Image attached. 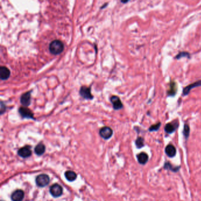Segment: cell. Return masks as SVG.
I'll return each mask as SVG.
<instances>
[{
	"label": "cell",
	"mask_w": 201,
	"mask_h": 201,
	"mask_svg": "<svg viewBox=\"0 0 201 201\" xmlns=\"http://www.w3.org/2000/svg\"><path fill=\"white\" fill-rule=\"evenodd\" d=\"M64 49V45L63 43L59 40H55L52 41L49 46V50L53 55L61 54Z\"/></svg>",
	"instance_id": "obj_1"
},
{
	"label": "cell",
	"mask_w": 201,
	"mask_h": 201,
	"mask_svg": "<svg viewBox=\"0 0 201 201\" xmlns=\"http://www.w3.org/2000/svg\"><path fill=\"white\" fill-rule=\"evenodd\" d=\"M79 94L81 97L86 100H93L94 96L91 94V87L83 86L80 87Z\"/></svg>",
	"instance_id": "obj_2"
},
{
	"label": "cell",
	"mask_w": 201,
	"mask_h": 201,
	"mask_svg": "<svg viewBox=\"0 0 201 201\" xmlns=\"http://www.w3.org/2000/svg\"><path fill=\"white\" fill-rule=\"evenodd\" d=\"M18 112L23 119H31L35 120L34 113L31 110L27 107H20L18 109Z\"/></svg>",
	"instance_id": "obj_3"
},
{
	"label": "cell",
	"mask_w": 201,
	"mask_h": 201,
	"mask_svg": "<svg viewBox=\"0 0 201 201\" xmlns=\"http://www.w3.org/2000/svg\"><path fill=\"white\" fill-rule=\"evenodd\" d=\"M31 91H27L23 93L20 97V102L24 107H28L31 105Z\"/></svg>",
	"instance_id": "obj_4"
},
{
	"label": "cell",
	"mask_w": 201,
	"mask_h": 201,
	"mask_svg": "<svg viewBox=\"0 0 201 201\" xmlns=\"http://www.w3.org/2000/svg\"><path fill=\"white\" fill-rule=\"evenodd\" d=\"M37 185L40 187H45L50 182V178L46 174H41L36 178Z\"/></svg>",
	"instance_id": "obj_5"
},
{
	"label": "cell",
	"mask_w": 201,
	"mask_h": 201,
	"mask_svg": "<svg viewBox=\"0 0 201 201\" xmlns=\"http://www.w3.org/2000/svg\"><path fill=\"white\" fill-rule=\"evenodd\" d=\"M110 102L111 103L113 109L115 110L122 109L123 108V105L120 99L117 96H112L110 97Z\"/></svg>",
	"instance_id": "obj_6"
},
{
	"label": "cell",
	"mask_w": 201,
	"mask_h": 201,
	"mask_svg": "<svg viewBox=\"0 0 201 201\" xmlns=\"http://www.w3.org/2000/svg\"><path fill=\"white\" fill-rule=\"evenodd\" d=\"M50 192L52 196H53L55 198H57L60 197L62 195L63 189L60 185L55 183L51 186L50 189Z\"/></svg>",
	"instance_id": "obj_7"
},
{
	"label": "cell",
	"mask_w": 201,
	"mask_h": 201,
	"mask_svg": "<svg viewBox=\"0 0 201 201\" xmlns=\"http://www.w3.org/2000/svg\"><path fill=\"white\" fill-rule=\"evenodd\" d=\"M198 87H201V80L195 81L192 84H190L188 86L184 87L183 89L182 96H188L192 89Z\"/></svg>",
	"instance_id": "obj_8"
},
{
	"label": "cell",
	"mask_w": 201,
	"mask_h": 201,
	"mask_svg": "<svg viewBox=\"0 0 201 201\" xmlns=\"http://www.w3.org/2000/svg\"><path fill=\"white\" fill-rule=\"evenodd\" d=\"M100 136L105 139H109L113 135V130L110 127L105 126L100 130Z\"/></svg>",
	"instance_id": "obj_9"
},
{
	"label": "cell",
	"mask_w": 201,
	"mask_h": 201,
	"mask_svg": "<svg viewBox=\"0 0 201 201\" xmlns=\"http://www.w3.org/2000/svg\"><path fill=\"white\" fill-rule=\"evenodd\" d=\"M178 91L177 83L174 80H171L169 84V88L167 91V95L169 97L175 96Z\"/></svg>",
	"instance_id": "obj_10"
},
{
	"label": "cell",
	"mask_w": 201,
	"mask_h": 201,
	"mask_svg": "<svg viewBox=\"0 0 201 201\" xmlns=\"http://www.w3.org/2000/svg\"><path fill=\"white\" fill-rule=\"evenodd\" d=\"M32 154L30 147L28 146H24L19 149L18 151V155L21 158H27L30 157Z\"/></svg>",
	"instance_id": "obj_11"
},
{
	"label": "cell",
	"mask_w": 201,
	"mask_h": 201,
	"mask_svg": "<svg viewBox=\"0 0 201 201\" xmlns=\"http://www.w3.org/2000/svg\"><path fill=\"white\" fill-rule=\"evenodd\" d=\"M11 75V72L6 66L0 67V78L2 80H7Z\"/></svg>",
	"instance_id": "obj_12"
},
{
	"label": "cell",
	"mask_w": 201,
	"mask_h": 201,
	"mask_svg": "<svg viewBox=\"0 0 201 201\" xmlns=\"http://www.w3.org/2000/svg\"><path fill=\"white\" fill-rule=\"evenodd\" d=\"M24 197V193L22 190H17L11 195L13 201H22Z\"/></svg>",
	"instance_id": "obj_13"
},
{
	"label": "cell",
	"mask_w": 201,
	"mask_h": 201,
	"mask_svg": "<svg viewBox=\"0 0 201 201\" xmlns=\"http://www.w3.org/2000/svg\"><path fill=\"white\" fill-rule=\"evenodd\" d=\"M178 125H177L176 123H167L164 126V130L165 132L168 133V134H171L172 133H173L176 129L178 128Z\"/></svg>",
	"instance_id": "obj_14"
},
{
	"label": "cell",
	"mask_w": 201,
	"mask_h": 201,
	"mask_svg": "<svg viewBox=\"0 0 201 201\" xmlns=\"http://www.w3.org/2000/svg\"><path fill=\"white\" fill-rule=\"evenodd\" d=\"M165 152L166 155L170 157L173 158L176 155V150L175 147L172 145H169L166 147L165 149Z\"/></svg>",
	"instance_id": "obj_15"
},
{
	"label": "cell",
	"mask_w": 201,
	"mask_h": 201,
	"mask_svg": "<svg viewBox=\"0 0 201 201\" xmlns=\"http://www.w3.org/2000/svg\"><path fill=\"white\" fill-rule=\"evenodd\" d=\"M137 161L140 164H146L147 162L149 160L148 155L146 154V153H144V152H142L139 153L137 155Z\"/></svg>",
	"instance_id": "obj_16"
},
{
	"label": "cell",
	"mask_w": 201,
	"mask_h": 201,
	"mask_svg": "<svg viewBox=\"0 0 201 201\" xmlns=\"http://www.w3.org/2000/svg\"><path fill=\"white\" fill-rule=\"evenodd\" d=\"M65 176H66V178L69 181L72 182V181H74L76 179L77 175L73 171L68 170V171L66 172V173H65Z\"/></svg>",
	"instance_id": "obj_17"
},
{
	"label": "cell",
	"mask_w": 201,
	"mask_h": 201,
	"mask_svg": "<svg viewBox=\"0 0 201 201\" xmlns=\"http://www.w3.org/2000/svg\"><path fill=\"white\" fill-rule=\"evenodd\" d=\"M34 150H35V152H36L37 155H41L45 152L46 147L44 146V145H43L42 143H40V144L37 145L36 147H35Z\"/></svg>",
	"instance_id": "obj_18"
},
{
	"label": "cell",
	"mask_w": 201,
	"mask_h": 201,
	"mask_svg": "<svg viewBox=\"0 0 201 201\" xmlns=\"http://www.w3.org/2000/svg\"><path fill=\"white\" fill-rule=\"evenodd\" d=\"M185 57L188 58H191L190 53L187 52H179L175 57V58L177 60H179L182 58H185Z\"/></svg>",
	"instance_id": "obj_19"
},
{
	"label": "cell",
	"mask_w": 201,
	"mask_h": 201,
	"mask_svg": "<svg viewBox=\"0 0 201 201\" xmlns=\"http://www.w3.org/2000/svg\"><path fill=\"white\" fill-rule=\"evenodd\" d=\"M164 168L166 169L167 170H170L173 172H176L179 169V167H176V166H174L172 164H170L169 162H166L164 165Z\"/></svg>",
	"instance_id": "obj_20"
},
{
	"label": "cell",
	"mask_w": 201,
	"mask_h": 201,
	"mask_svg": "<svg viewBox=\"0 0 201 201\" xmlns=\"http://www.w3.org/2000/svg\"><path fill=\"white\" fill-rule=\"evenodd\" d=\"M135 144H136V147L139 149L143 147V146H144V139H143V138L142 137H137V139L135 141Z\"/></svg>",
	"instance_id": "obj_21"
},
{
	"label": "cell",
	"mask_w": 201,
	"mask_h": 201,
	"mask_svg": "<svg viewBox=\"0 0 201 201\" xmlns=\"http://www.w3.org/2000/svg\"><path fill=\"white\" fill-rule=\"evenodd\" d=\"M183 134L186 139L188 138L189 134H190V128H189V126L186 123H185L184 125Z\"/></svg>",
	"instance_id": "obj_22"
},
{
	"label": "cell",
	"mask_w": 201,
	"mask_h": 201,
	"mask_svg": "<svg viewBox=\"0 0 201 201\" xmlns=\"http://www.w3.org/2000/svg\"><path fill=\"white\" fill-rule=\"evenodd\" d=\"M161 122H158L156 124H155V125H152L149 129V130L150 132H155V131H158L159 128L161 127Z\"/></svg>",
	"instance_id": "obj_23"
},
{
	"label": "cell",
	"mask_w": 201,
	"mask_h": 201,
	"mask_svg": "<svg viewBox=\"0 0 201 201\" xmlns=\"http://www.w3.org/2000/svg\"><path fill=\"white\" fill-rule=\"evenodd\" d=\"M7 110V106L5 105V103H4V102L2 101L1 102V109H0V113L1 114H3L5 111Z\"/></svg>",
	"instance_id": "obj_24"
},
{
	"label": "cell",
	"mask_w": 201,
	"mask_h": 201,
	"mask_svg": "<svg viewBox=\"0 0 201 201\" xmlns=\"http://www.w3.org/2000/svg\"><path fill=\"white\" fill-rule=\"evenodd\" d=\"M121 2H122V3H127L129 1H122Z\"/></svg>",
	"instance_id": "obj_25"
}]
</instances>
